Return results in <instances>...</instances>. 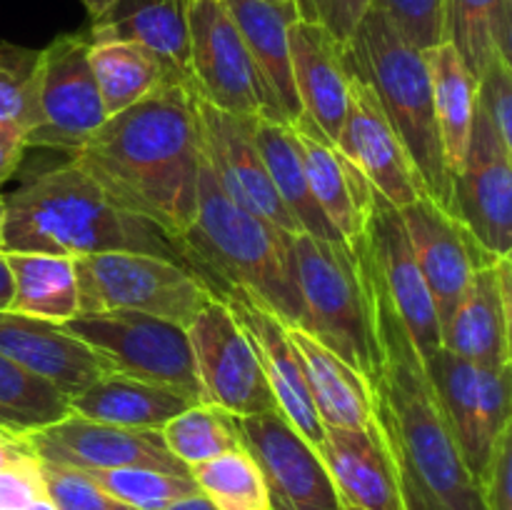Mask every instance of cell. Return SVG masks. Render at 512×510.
Returning a JSON list of instances; mask_svg holds the SVG:
<instances>
[{
	"mask_svg": "<svg viewBox=\"0 0 512 510\" xmlns=\"http://www.w3.org/2000/svg\"><path fill=\"white\" fill-rule=\"evenodd\" d=\"M68 155L120 208L153 220L178 240L198 208L200 133L193 83L165 80L148 98L110 115Z\"/></svg>",
	"mask_w": 512,
	"mask_h": 510,
	"instance_id": "1",
	"label": "cell"
},
{
	"mask_svg": "<svg viewBox=\"0 0 512 510\" xmlns=\"http://www.w3.org/2000/svg\"><path fill=\"white\" fill-rule=\"evenodd\" d=\"M350 248L358 250L363 260L383 363L380 380L373 388L375 415L443 510H485L483 490L460 458L423 360L375 273L365 233L350 243Z\"/></svg>",
	"mask_w": 512,
	"mask_h": 510,
	"instance_id": "2",
	"label": "cell"
},
{
	"mask_svg": "<svg viewBox=\"0 0 512 510\" xmlns=\"http://www.w3.org/2000/svg\"><path fill=\"white\" fill-rule=\"evenodd\" d=\"M148 253L188 268L183 248L153 220L120 208L73 160L33 170L5 200L3 253L65 258Z\"/></svg>",
	"mask_w": 512,
	"mask_h": 510,
	"instance_id": "3",
	"label": "cell"
},
{
	"mask_svg": "<svg viewBox=\"0 0 512 510\" xmlns=\"http://www.w3.org/2000/svg\"><path fill=\"white\" fill-rule=\"evenodd\" d=\"M188 268L218 295L223 288H243L273 310L285 325L303 320L295 283L293 235L235 203L215 178L200 150L198 208L190 228L178 238Z\"/></svg>",
	"mask_w": 512,
	"mask_h": 510,
	"instance_id": "4",
	"label": "cell"
},
{
	"mask_svg": "<svg viewBox=\"0 0 512 510\" xmlns=\"http://www.w3.org/2000/svg\"><path fill=\"white\" fill-rule=\"evenodd\" d=\"M343 48L378 95L428 198L453 215V173L440 143L425 53L410 45L378 8L363 15Z\"/></svg>",
	"mask_w": 512,
	"mask_h": 510,
	"instance_id": "5",
	"label": "cell"
},
{
	"mask_svg": "<svg viewBox=\"0 0 512 510\" xmlns=\"http://www.w3.org/2000/svg\"><path fill=\"white\" fill-rule=\"evenodd\" d=\"M295 283L303 320L300 328L353 365L370 385H378L380 348L370 285L358 250L345 240L293 235Z\"/></svg>",
	"mask_w": 512,
	"mask_h": 510,
	"instance_id": "6",
	"label": "cell"
},
{
	"mask_svg": "<svg viewBox=\"0 0 512 510\" xmlns=\"http://www.w3.org/2000/svg\"><path fill=\"white\" fill-rule=\"evenodd\" d=\"M73 260L80 313L125 310L188 328L213 298L193 270L158 255L113 250Z\"/></svg>",
	"mask_w": 512,
	"mask_h": 510,
	"instance_id": "7",
	"label": "cell"
},
{
	"mask_svg": "<svg viewBox=\"0 0 512 510\" xmlns=\"http://www.w3.org/2000/svg\"><path fill=\"white\" fill-rule=\"evenodd\" d=\"M63 325L95 350L113 373L165 385L203 403L188 330L145 313H78Z\"/></svg>",
	"mask_w": 512,
	"mask_h": 510,
	"instance_id": "8",
	"label": "cell"
},
{
	"mask_svg": "<svg viewBox=\"0 0 512 510\" xmlns=\"http://www.w3.org/2000/svg\"><path fill=\"white\" fill-rule=\"evenodd\" d=\"M423 368L460 458L480 485L495 443L510 425V365L478 368L440 345Z\"/></svg>",
	"mask_w": 512,
	"mask_h": 510,
	"instance_id": "9",
	"label": "cell"
},
{
	"mask_svg": "<svg viewBox=\"0 0 512 510\" xmlns=\"http://www.w3.org/2000/svg\"><path fill=\"white\" fill-rule=\"evenodd\" d=\"M88 48L85 33H65L40 50L38 115L25 135L28 148L73 153L108 120Z\"/></svg>",
	"mask_w": 512,
	"mask_h": 510,
	"instance_id": "10",
	"label": "cell"
},
{
	"mask_svg": "<svg viewBox=\"0 0 512 510\" xmlns=\"http://www.w3.org/2000/svg\"><path fill=\"white\" fill-rule=\"evenodd\" d=\"M185 330L203 403L218 405L235 418L280 410L248 335L223 300L210 298Z\"/></svg>",
	"mask_w": 512,
	"mask_h": 510,
	"instance_id": "11",
	"label": "cell"
},
{
	"mask_svg": "<svg viewBox=\"0 0 512 510\" xmlns=\"http://www.w3.org/2000/svg\"><path fill=\"white\" fill-rule=\"evenodd\" d=\"M190 78L213 108L240 118H268L258 78L238 25L223 0H190Z\"/></svg>",
	"mask_w": 512,
	"mask_h": 510,
	"instance_id": "12",
	"label": "cell"
},
{
	"mask_svg": "<svg viewBox=\"0 0 512 510\" xmlns=\"http://www.w3.org/2000/svg\"><path fill=\"white\" fill-rule=\"evenodd\" d=\"M238 430L263 473L273 510H345L320 453L280 410L238 418Z\"/></svg>",
	"mask_w": 512,
	"mask_h": 510,
	"instance_id": "13",
	"label": "cell"
},
{
	"mask_svg": "<svg viewBox=\"0 0 512 510\" xmlns=\"http://www.w3.org/2000/svg\"><path fill=\"white\" fill-rule=\"evenodd\" d=\"M200 150L213 168L220 188L238 205L260 215L288 235L303 233L298 220L280 200L253 138V118L223 113L193 90Z\"/></svg>",
	"mask_w": 512,
	"mask_h": 510,
	"instance_id": "14",
	"label": "cell"
},
{
	"mask_svg": "<svg viewBox=\"0 0 512 510\" xmlns=\"http://www.w3.org/2000/svg\"><path fill=\"white\" fill-rule=\"evenodd\" d=\"M343 58L348 68V110L335 148L358 165L360 173L390 205L405 208L428 193L363 70L353 63L345 48Z\"/></svg>",
	"mask_w": 512,
	"mask_h": 510,
	"instance_id": "15",
	"label": "cell"
},
{
	"mask_svg": "<svg viewBox=\"0 0 512 510\" xmlns=\"http://www.w3.org/2000/svg\"><path fill=\"white\" fill-rule=\"evenodd\" d=\"M398 210L420 273L433 295L440 333H445L473 283L475 270L493 265L498 255L488 253L460 220L438 208L428 195Z\"/></svg>",
	"mask_w": 512,
	"mask_h": 510,
	"instance_id": "16",
	"label": "cell"
},
{
	"mask_svg": "<svg viewBox=\"0 0 512 510\" xmlns=\"http://www.w3.org/2000/svg\"><path fill=\"white\" fill-rule=\"evenodd\" d=\"M363 233L375 273L410 333L420 360L425 363L443 345L438 310L413 255L400 210L390 205L378 190L373 193V203L365 213Z\"/></svg>",
	"mask_w": 512,
	"mask_h": 510,
	"instance_id": "17",
	"label": "cell"
},
{
	"mask_svg": "<svg viewBox=\"0 0 512 510\" xmlns=\"http://www.w3.org/2000/svg\"><path fill=\"white\" fill-rule=\"evenodd\" d=\"M28 435L35 455L45 463L78 470L155 468L190 475V470L170 453L160 430L120 428L70 413L68 418Z\"/></svg>",
	"mask_w": 512,
	"mask_h": 510,
	"instance_id": "18",
	"label": "cell"
},
{
	"mask_svg": "<svg viewBox=\"0 0 512 510\" xmlns=\"http://www.w3.org/2000/svg\"><path fill=\"white\" fill-rule=\"evenodd\" d=\"M510 158L483 115L475 110L468 150L453 178V218L498 258L512 250Z\"/></svg>",
	"mask_w": 512,
	"mask_h": 510,
	"instance_id": "19",
	"label": "cell"
},
{
	"mask_svg": "<svg viewBox=\"0 0 512 510\" xmlns=\"http://www.w3.org/2000/svg\"><path fill=\"white\" fill-rule=\"evenodd\" d=\"M213 298H220L228 305V310L248 335L250 348H253L265 380L278 400L280 413L320 453L325 425L318 418V410H315L308 385H305L303 365L290 343L288 325L273 310L265 308L255 295L243 288H235V285L223 288Z\"/></svg>",
	"mask_w": 512,
	"mask_h": 510,
	"instance_id": "20",
	"label": "cell"
},
{
	"mask_svg": "<svg viewBox=\"0 0 512 510\" xmlns=\"http://www.w3.org/2000/svg\"><path fill=\"white\" fill-rule=\"evenodd\" d=\"M320 458L343 505L358 510H405L398 465L378 415L365 428L325 425Z\"/></svg>",
	"mask_w": 512,
	"mask_h": 510,
	"instance_id": "21",
	"label": "cell"
},
{
	"mask_svg": "<svg viewBox=\"0 0 512 510\" xmlns=\"http://www.w3.org/2000/svg\"><path fill=\"white\" fill-rule=\"evenodd\" d=\"M290 65L300 120L295 128L335 145L348 110V68L343 45L320 23L298 18L290 25Z\"/></svg>",
	"mask_w": 512,
	"mask_h": 510,
	"instance_id": "22",
	"label": "cell"
},
{
	"mask_svg": "<svg viewBox=\"0 0 512 510\" xmlns=\"http://www.w3.org/2000/svg\"><path fill=\"white\" fill-rule=\"evenodd\" d=\"M0 353L53 383L68 398H75L103 375L113 373L90 345L70 335L60 323L13 310L0 313Z\"/></svg>",
	"mask_w": 512,
	"mask_h": 510,
	"instance_id": "23",
	"label": "cell"
},
{
	"mask_svg": "<svg viewBox=\"0 0 512 510\" xmlns=\"http://www.w3.org/2000/svg\"><path fill=\"white\" fill-rule=\"evenodd\" d=\"M512 263L510 255L475 270L473 283L443 333V348L478 368L510 365Z\"/></svg>",
	"mask_w": 512,
	"mask_h": 510,
	"instance_id": "24",
	"label": "cell"
},
{
	"mask_svg": "<svg viewBox=\"0 0 512 510\" xmlns=\"http://www.w3.org/2000/svg\"><path fill=\"white\" fill-rule=\"evenodd\" d=\"M238 25L258 78L263 83L268 120L295 125L303 115L290 65V25L300 18L293 0H223Z\"/></svg>",
	"mask_w": 512,
	"mask_h": 510,
	"instance_id": "25",
	"label": "cell"
},
{
	"mask_svg": "<svg viewBox=\"0 0 512 510\" xmlns=\"http://www.w3.org/2000/svg\"><path fill=\"white\" fill-rule=\"evenodd\" d=\"M190 0H113L83 30L90 43H135L158 55L180 78L190 80Z\"/></svg>",
	"mask_w": 512,
	"mask_h": 510,
	"instance_id": "26",
	"label": "cell"
},
{
	"mask_svg": "<svg viewBox=\"0 0 512 510\" xmlns=\"http://www.w3.org/2000/svg\"><path fill=\"white\" fill-rule=\"evenodd\" d=\"M288 335L323 425L365 428L375 418L373 385L298 325H288Z\"/></svg>",
	"mask_w": 512,
	"mask_h": 510,
	"instance_id": "27",
	"label": "cell"
},
{
	"mask_svg": "<svg viewBox=\"0 0 512 510\" xmlns=\"http://www.w3.org/2000/svg\"><path fill=\"white\" fill-rule=\"evenodd\" d=\"M295 135H298L305 178L315 203L338 230L340 238L348 245L355 243L363 235L365 213L373 203L375 188L360 173L358 165L350 163L335 145L300 128H295Z\"/></svg>",
	"mask_w": 512,
	"mask_h": 510,
	"instance_id": "28",
	"label": "cell"
},
{
	"mask_svg": "<svg viewBox=\"0 0 512 510\" xmlns=\"http://www.w3.org/2000/svg\"><path fill=\"white\" fill-rule=\"evenodd\" d=\"M195 403L198 400L188 398L180 390L145 383L123 373L103 375L88 390L70 398L73 413L83 418L138 430H163L168 420Z\"/></svg>",
	"mask_w": 512,
	"mask_h": 510,
	"instance_id": "29",
	"label": "cell"
},
{
	"mask_svg": "<svg viewBox=\"0 0 512 510\" xmlns=\"http://www.w3.org/2000/svg\"><path fill=\"white\" fill-rule=\"evenodd\" d=\"M425 63L433 88V108L438 120L445 163L453 178L463 165L475 110H478V78L468 70L458 50L445 40L425 50Z\"/></svg>",
	"mask_w": 512,
	"mask_h": 510,
	"instance_id": "30",
	"label": "cell"
},
{
	"mask_svg": "<svg viewBox=\"0 0 512 510\" xmlns=\"http://www.w3.org/2000/svg\"><path fill=\"white\" fill-rule=\"evenodd\" d=\"M253 138L280 200L285 203L288 213L298 220L300 230L313 235V238L343 240L310 193L293 125L275 123L268 118H253Z\"/></svg>",
	"mask_w": 512,
	"mask_h": 510,
	"instance_id": "31",
	"label": "cell"
},
{
	"mask_svg": "<svg viewBox=\"0 0 512 510\" xmlns=\"http://www.w3.org/2000/svg\"><path fill=\"white\" fill-rule=\"evenodd\" d=\"M88 60L108 118L148 98L165 80H185L175 70H170L158 55L135 43H120V40L90 43Z\"/></svg>",
	"mask_w": 512,
	"mask_h": 510,
	"instance_id": "32",
	"label": "cell"
},
{
	"mask_svg": "<svg viewBox=\"0 0 512 510\" xmlns=\"http://www.w3.org/2000/svg\"><path fill=\"white\" fill-rule=\"evenodd\" d=\"M15 280L10 310L50 323H65L80 313L75 260L50 253H5Z\"/></svg>",
	"mask_w": 512,
	"mask_h": 510,
	"instance_id": "33",
	"label": "cell"
},
{
	"mask_svg": "<svg viewBox=\"0 0 512 510\" xmlns=\"http://www.w3.org/2000/svg\"><path fill=\"white\" fill-rule=\"evenodd\" d=\"M445 40L475 78L495 55L512 63V0H448Z\"/></svg>",
	"mask_w": 512,
	"mask_h": 510,
	"instance_id": "34",
	"label": "cell"
},
{
	"mask_svg": "<svg viewBox=\"0 0 512 510\" xmlns=\"http://www.w3.org/2000/svg\"><path fill=\"white\" fill-rule=\"evenodd\" d=\"M73 413L68 395L0 353V425L35 433Z\"/></svg>",
	"mask_w": 512,
	"mask_h": 510,
	"instance_id": "35",
	"label": "cell"
},
{
	"mask_svg": "<svg viewBox=\"0 0 512 510\" xmlns=\"http://www.w3.org/2000/svg\"><path fill=\"white\" fill-rule=\"evenodd\" d=\"M160 435L170 453L188 470L205 460L243 448L238 418L210 403H195L185 408L163 425Z\"/></svg>",
	"mask_w": 512,
	"mask_h": 510,
	"instance_id": "36",
	"label": "cell"
},
{
	"mask_svg": "<svg viewBox=\"0 0 512 510\" xmlns=\"http://www.w3.org/2000/svg\"><path fill=\"white\" fill-rule=\"evenodd\" d=\"M190 478L218 510H273L263 473L245 448L193 465Z\"/></svg>",
	"mask_w": 512,
	"mask_h": 510,
	"instance_id": "37",
	"label": "cell"
},
{
	"mask_svg": "<svg viewBox=\"0 0 512 510\" xmlns=\"http://www.w3.org/2000/svg\"><path fill=\"white\" fill-rule=\"evenodd\" d=\"M100 488L133 510H163L170 503L200 493L190 475L165 473L155 468L85 470Z\"/></svg>",
	"mask_w": 512,
	"mask_h": 510,
	"instance_id": "38",
	"label": "cell"
},
{
	"mask_svg": "<svg viewBox=\"0 0 512 510\" xmlns=\"http://www.w3.org/2000/svg\"><path fill=\"white\" fill-rule=\"evenodd\" d=\"M40 50L0 43V123L28 135L38 115Z\"/></svg>",
	"mask_w": 512,
	"mask_h": 510,
	"instance_id": "39",
	"label": "cell"
},
{
	"mask_svg": "<svg viewBox=\"0 0 512 510\" xmlns=\"http://www.w3.org/2000/svg\"><path fill=\"white\" fill-rule=\"evenodd\" d=\"M45 495L58 510H133L105 493L85 470L40 460Z\"/></svg>",
	"mask_w": 512,
	"mask_h": 510,
	"instance_id": "40",
	"label": "cell"
},
{
	"mask_svg": "<svg viewBox=\"0 0 512 510\" xmlns=\"http://www.w3.org/2000/svg\"><path fill=\"white\" fill-rule=\"evenodd\" d=\"M445 3L448 0H373L410 45L430 50L445 43Z\"/></svg>",
	"mask_w": 512,
	"mask_h": 510,
	"instance_id": "41",
	"label": "cell"
},
{
	"mask_svg": "<svg viewBox=\"0 0 512 510\" xmlns=\"http://www.w3.org/2000/svg\"><path fill=\"white\" fill-rule=\"evenodd\" d=\"M478 113L512 155V63L495 55L478 78Z\"/></svg>",
	"mask_w": 512,
	"mask_h": 510,
	"instance_id": "42",
	"label": "cell"
},
{
	"mask_svg": "<svg viewBox=\"0 0 512 510\" xmlns=\"http://www.w3.org/2000/svg\"><path fill=\"white\" fill-rule=\"evenodd\" d=\"M485 510H512V430L510 425L500 433L493 448L488 473L480 483Z\"/></svg>",
	"mask_w": 512,
	"mask_h": 510,
	"instance_id": "43",
	"label": "cell"
},
{
	"mask_svg": "<svg viewBox=\"0 0 512 510\" xmlns=\"http://www.w3.org/2000/svg\"><path fill=\"white\" fill-rule=\"evenodd\" d=\"M40 495H45L40 458L23 460L0 470V510H23Z\"/></svg>",
	"mask_w": 512,
	"mask_h": 510,
	"instance_id": "44",
	"label": "cell"
},
{
	"mask_svg": "<svg viewBox=\"0 0 512 510\" xmlns=\"http://www.w3.org/2000/svg\"><path fill=\"white\" fill-rule=\"evenodd\" d=\"M373 0H313L315 20L338 40L340 45L353 38L355 28L368 13Z\"/></svg>",
	"mask_w": 512,
	"mask_h": 510,
	"instance_id": "45",
	"label": "cell"
},
{
	"mask_svg": "<svg viewBox=\"0 0 512 510\" xmlns=\"http://www.w3.org/2000/svg\"><path fill=\"white\" fill-rule=\"evenodd\" d=\"M383 425V423H380ZM385 428V425H383ZM388 433V430H385ZM388 440H390V448H393V455H395V465H398V480H400V495H403V508L405 510H443V505L438 503V500L430 495V490L425 488L423 483H420L418 475L413 473V468L408 465V460L403 458V453L398 450V445L393 443V438H390L388 433Z\"/></svg>",
	"mask_w": 512,
	"mask_h": 510,
	"instance_id": "46",
	"label": "cell"
},
{
	"mask_svg": "<svg viewBox=\"0 0 512 510\" xmlns=\"http://www.w3.org/2000/svg\"><path fill=\"white\" fill-rule=\"evenodd\" d=\"M25 150H28V143H25L23 130L0 123V183L18 173Z\"/></svg>",
	"mask_w": 512,
	"mask_h": 510,
	"instance_id": "47",
	"label": "cell"
},
{
	"mask_svg": "<svg viewBox=\"0 0 512 510\" xmlns=\"http://www.w3.org/2000/svg\"><path fill=\"white\" fill-rule=\"evenodd\" d=\"M38 458L28 433H15L0 425V470L8 465L23 463V460Z\"/></svg>",
	"mask_w": 512,
	"mask_h": 510,
	"instance_id": "48",
	"label": "cell"
},
{
	"mask_svg": "<svg viewBox=\"0 0 512 510\" xmlns=\"http://www.w3.org/2000/svg\"><path fill=\"white\" fill-rule=\"evenodd\" d=\"M13 295H15L13 270H10L8 255L0 250V313L10 310V305H13Z\"/></svg>",
	"mask_w": 512,
	"mask_h": 510,
	"instance_id": "49",
	"label": "cell"
},
{
	"mask_svg": "<svg viewBox=\"0 0 512 510\" xmlns=\"http://www.w3.org/2000/svg\"><path fill=\"white\" fill-rule=\"evenodd\" d=\"M163 510H218V508H215V505L210 503L203 493H193V495H188V498L175 500V503H170L168 508H163Z\"/></svg>",
	"mask_w": 512,
	"mask_h": 510,
	"instance_id": "50",
	"label": "cell"
},
{
	"mask_svg": "<svg viewBox=\"0 0 512 510\" xmlns=\"http://www.w3.org/2000/svg\"><path fill=\"white\" fill-rule=\"evenodd\" d=\"M80 3H83V8L88 10L90 20H95L98 15H103L105 10L110 8V3H113V0H80Z\"/></svg>",
	"mask_w": 512,
	"mask_h": 510,
	"instance_id": "51",
	"label": "cell"
},
{
	"mask_svg": "<svg viewBox=\"0 0 512 510\" xmlns=\"http://www.w3.org/2000/svg\"><path fill=\"white\" fill-rule=\"evenodd\" d=\"M295 8H298V15L303 20H313V23H318L315 20V8H313V0H293Z\"/></svg>",
	"mask_w": 512,
	"mask_h": 510,
	"instance_id": "52",
	"label": "cell"
},
{
	"mask_svg": "<svg viewBox=\"0 0 512 510\" xmlns=\"http://www.w3.org/2000/svg\"><path fill=\"white\" fill-rule=\"evenodd\" d=\"M23 510H58V508H55V503L48 498V495H40V498L30 500Z\"/></svg>",
	"mask_w": 512,
	"mask_h": 510,
	"instance_id": "53",
	"label": "cell"
},
{
	"mask_svg": "<svg viewBox=\"0 0 512 510\" xmlns=\"http://www.w3.org/2000/svg\"><path fill=\"white\" fill-rule=\"evenodd\" d=\"M3 230H5V198L0 195V250H3Z\"/></svg>",
	"mask_w": 512,
	"mask_h": 510,
	"instance_id": "54",
	"label": "cell"
},
{
	"mask_svg": "<svg viewBox=\"0 0 512 510\" xmlns=\"http://www.w3.org/2000/svg\"><path fill=\"white\" fill-rule=\"evenodd\" d=\"M343 508H345V510H358V508H350V505H343Z\"/></svg>",
	"mask_w": 512,
	"mask_h": 510,
	"instance_id": "55",
	"label": "cell"
},
{
	"mask_svg": "<svg viewBox=\"0 0 512 510\" xmlns=\"http://www.w3.org/2000/svg\"><path fill=\"white\" fill-rule=\"evenodd\" d=\"M270 3H285V0H270Z\"/></svg>",
	"mask_w": 512,
	"mask_h": 510,
	"instance_id": "56",
	"label": "cell"
}]
</instances>
